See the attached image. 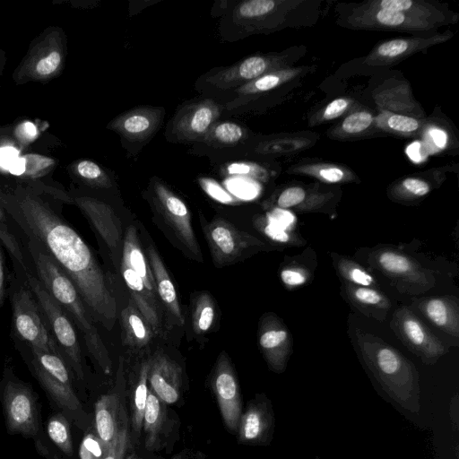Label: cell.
I'll return each instance as SVG.
<instances>
[{"mask_svg":"<svg viewBox=\"0 0 459 459\" xmlns=\"http://www.w3.org/2000/svg\"><path fill=\"white\" fill-rule=\"evenodd\" d=\"M331 195L309 191L295 186L285 188L276 199L279 209H294L298 212H311L321 209L330 200Z\"/></svg>","mask_w":459,"mask_h":459,"instance_id":"obj_32","label":"cell"},{"mask_svg":"<svg viewBox=\"0 0 459 459\" xmlns=\"http://www.w3.org/2000/svg\"><path fill=\"white\" fill-rule=\"evenodd\" d=\"M275 418L272 403L265 395H258L241 413L238 426V441L243 444L266 446L273 438Z\"/></svg>","mask_w":459,"mask_h":459,"instance_id":"obj_19","label":"cell"},{"mask_svg":"<svg viewBox=\"0 0 459 459\" xmlns=\"http://www.w3.org/2000/svg\"><path fill=\"white\" fill-rule=\"evenodd\" d=\"M146 252L155 282L156 292L177 322L179 325H184L185 319L179 306L177 290L160 255L151 245L147 247Z\"/></svg>","mask_w":459,"mask_h":459,"instance_id":"obj_28","label":"cell"},{"mask_svg":"<svg viewBox=\"0 0 459 459\" xmlns=\"http://www.w3.org/2000/svg\"><path fill=\"white\" fill-rule=\"evenodd\" d=\"M120 317L124 343L134 350L146 347L153 332L131 299L121 311Z\"/></svg>","mask_w":459,"mask_h":459,"instance_id":"obj_30","label":"cell"},{"mask_svg":"<svg viewBox=\"0 0 459 459\" xmlns=\"http://www.w3.org/2000/svg\"><path fill=\"white\" fill-rule=\"evenodd\" d=\"M126 459H141L135 454H132L126 457Z\"/></svg>","mask_w":459,"mask_h":459,"instance_id":"obj_57","label":"cell"},{"mask_svg":"<svg viewBox=\"0 0 459 459\" xmlns=\"http://www.w3.org/2000/svg\"><path fill=\"white\" fill-rule=\"evenodd\" d=\"M459 402H458V394H455L450 401L449 404V415L450 420L453 423V426L455 430L458 429L459 425Z\"/></svg>","mask_w":459,"mask_h":459,"instance_id":"obj_53","label":"cell"},{"mask_svg":"<svg viewBox=\"0 0 459 459\" xmlns=\"http://www.w3.org/2000/svg\"><path fill=\"white\" fill-rule=\"evenodd\" d=\"M19 279L26 282L31 290L48 328L69 368L79 380H83L81 347L74 323L39 281L33 266Z\"/></svg>","mask_w":459,"mask_h":459,"instance_id":"obj_7","label":"cell"},{"mask_svg":"<svg viewBox=\"0 0 459 459\" xmlns=\"http://www.w3.org/2000/svg\"><path fill=\"white\" fill-rule=\"evenodd\" d=\"M9 295L12 303L15 343L61 354L26 282L15 276L11 277Z\"/></svg>","mask_w":459,"mask_h":459,"instance_id":"obj_8","label":"cell"},{"mask_svg":"<svg viewBox=\"0 0 459 459\" xmlns=\"http://www.w3.org/2000/svg\"><path fill=\"white\" fill-rule=\"evenodd\" d=\"M121 262L133 269L143 280L147 289L156 295L153 275L134 225L127 228L123 238Z\"/></svg>","mask_w":459,"mask_h":459,"instance_id":"obj_29","label":"cell"},{"mask_svg":"<svg viewBox=\"0 0 459 459\" xmlns=\"http://www.w3.org/2000/svg\"><path fill=\"white\" fill-rule=\"evenodd\" d=\"M314 459H322L320 456L316 455Z\"/></svg>","mask_w":459,"mask_h":459,"instance_id":"obj_59","label":"cell"},{"mask_svg":"<svg viewBox=\"0 0 459 459\" xmlns=\"http://www.w3.org/2000/svg\"><path fill=\"white\" fill-rule=\"evenodd\" d=\"M412 304L436 327L459 338V306L455 297H427L413 299Z\"/></svg>","mask_w":459,"mask_h":459,"instance_id":"obj_23","label":"cell"},{"mask_svg":"<svg viewBox=\"0 0 459 459\" xmlns=\"http://www.w3.org/2000/svg\"><path fill=\"white\" fill-rule=\"evenodd\" d=\"M120 272L131 294V299L147 321L152 332L160 333L162 325V314L156 295L147 289L138 274L124 262H120Z\"/></svg>","mask_w":459,"mask_h":459,"instance_id":"obj_24","label":"cell"},{"mask_svg":"<svg viewBox=\"0 0 459 459\" xmlns=\"http://www.w3.org/2000/svg\"><path fill=\"white\" fill-rule=\"evenodd\" d=\"M22 131L25 133L27 137L34 136L36 134V127L30 122L24 123L22 125Z\"/></svg>","mask_w":459,"mask_h":459,"instance_id":"obj_56","label":"cell"},{"mask_svg":"<svg viewBox=\"0 0 459 459\" xmlns=\"http://www.w3.org/2000/svg\"><path fill=\"white\" fill-rule=\"evenodd\" d=\"M215 307L208 293H202L195 300L193 311V329L197 334L207 333L212 325Z\"/></svg>","mask_w":459,"mask_h":459,"instance_id":"obj_41","label":"cell"},{"mask_svg":"<svg viewBox=\"0 0 459 459\" xmlns=\"http://www.w3.org/2000/svg\"><path fill=\"white\" fill-rule=\"evenodd\" d=\"M47 432L51 441L66 455L74 454L70 423L67 417L61 411L49 416L47 422Z\"/></svg>","mask_w":459,"mask_h":459,"instance_id":"obj_37","label":"cell"},{"mask_svg":"<svg viewBox=\"0 0 459 459\" xmlns=\"http://www.w3.org/2000/svg\"><path fill=\"white\" fill-rule=\"evenodd\" d=\"M165 403L149 389L146 407L143 420L144 444L148 450L159 446L160 435L166 420Z\"/></svg>","mask_w":459,"mask_h":459,"instance_id":"obj_33","label":"cell"},{"mask_svg":"<svg viewBox=\"0 0 459 459\" xmlns=\"http://www.w3.org/2000/svg\"><path fill=\"white\" fill-rule=\"evenodd\" d=\"M211 385L226 427L237 433L242 413L241 391L234 368L225 352L218 357Z\"/></svg>","mask_w":459,"mask_h":459,"instance_id":"obj_17","label":"cell"},{"mask_svg":"<svg viewBox=\"0 0 459 459\" xmlns=\"http://www.w3.org/2000/svg\"><path fill=\"white\" fill-rule=\"evenodd\" d=\"M352 100L347 98H338L328 103L317 116L318 121H329L341 117L346 112Z\"/></svg>","mask_w":459,"mask_h":459,"instance_id":"obj_47","label":"cell"},{"mask_svg":"<svg viewBox=\"0 0 459 459\" xmlns=\"http://www.w3.org/2000/svg\"><path fill=\"white\" fill-rule=\"evenodd\" d=\"M373 115L367 110H357L349 114L334 129L338 137L357 136L366 132L374 123Z\"/></svg>","mask_w":459,"mask_h":459,"instance_id":"obj_42","label":"cell"},{"mask_svg":"<svg viewBox=\"0 0 459 459\" xmlns=\"http://www.w3.org/2000/svg\"><path fill=\"white\" fill-rule=\"evenodd\" d=\"M204 234L212 261L217 267L235 263L248 250L265 246L257 238L238 230L221 218H217L206 224Z\"/></svg>","mask_w":459,"mask_h":459,"instance_id":"obj_15","label":"cell"},{"mask_svg":"<svg viewBox=\"0 0 459 459\" xmlns=\"http://www.w3.org/2000/svg\"><path fill=\"white\" fill-rule=\"evenodd\" d=\"M26 161L23 158H17L9 167V170L12 174L22 175L25 172Z\"/></svg>","mask_w":459,"mask_h":459,"instance_id":"obj_55","label":"cell"},{"mask_svg":"<svg viewBox=\"0 0 459 459\" xmlns=\"http://www.w3.org/2000/svg\"><path fill=\"white\" fill-rule=\"evenodd\" d=\"M431 191V185L427 180L408 177L395 184L390 190V196L394 200L411 201L424 197Z\"/></svg>","mask_w":459,"mask_h":459,"instance_id":"obj_40","label":"cell"},{"mask_svg":"<svg viewBox=\"0 0 459 459\" xmlns=\"http://www.w3.org/2000/svg\"><path fill=\"white\" fill-rule=\"evenodd\" d=\"M390 327L404 346L429 366L448 352L444 344L406 306L393 314Z\"/></svg>","mask_w":459,"mask_h":459,"instance_id":"obj_14","label":"cell"},{"mask_svg":"<svg viewBox=\"0 0 459 459\" xmlns=\"http://www.w3.org/2000/svg\"><path fill=\"white\" fill-rule=\"evenodd\" d=\"M290 173L313 177L328 184L351 182L354 177L351 171L344 167L331 163H310L290 169Z\"/></svg>","mask_w":459,"mask_h":459,"instance_id":"obj_35","label":"cell"},{"mask_svg":"<svg viewBox=\"0 0 459 459\" xmlns=\"http://www.w3.org/2000/svg\"><path fill=\"white\" fill-rule=\"evenodd\" d=\"M224 112V104L210 97L180 105L169 121L166 140L173 143L196 144L208 134Z\"/></svg>","mask_w":459,"mask_h":459,"instance_id":"obj_10","label":"cell"},{"mask_svg":"<svg viewBox=\"0 0 459 459\" xmlns=\"http://www.w3.org/2000/svg\"><path fill=\"white\" fill-rule=\"evenodd\" d=\"M258 342L270 369L282 373L292 352V339L288 328L277 317L268 316L260 325Z\"/></svg>","mask_w":459,"mask_h":459,"instance_id":"obj_21","label":"cell"},{"mask_svg":"<svg viewBox=\"0 0 459 459\" xmlns=\"http://www.w3.org/2000/svg\"><path fill=\"white\" fill-rule=\"evenodd\" d=\"M0 400L7 431L36 438L39 431L37 396L9 368L0 380Z\"/></svg>","mask_w":459,"mask_h":459,"instance_id":"obj_9","label":"cell"},{"mask_svg":"<svg viewBox=\"0 0 459 459\" xmlns=\"http://www.w3.org/2000/svg\"><path fill=\"white\" fill-rule=\"evenodd\" d=\"M72 201L88 219L117 264L122 256L123 231L121 221L114 209L101 200L86 195L76 196Z\"/></svg>","mask_w":459,"mask_h":459,"instance_id":"obj_18","label":"cell"},{"mask_svg":"<svg viewBox=\"0 0 459 459\" xmlns=\"http://www.w3.org/2000/svg\"><path fill=\"white\" fill-rule=\"evenodd\" d=\"M172 459H182V457L180 455H176L175 456L172 457Z\"/></svg>","mask_w":459,"mask_h":459,"instance_id":"obj_58","label":"cell"},{"mask_svg":"<svg viewBox=\"0 0 459 459\" xmlns=\"http://www.w3.org/2000/svg\"><path fill=\"white\" fill-rule=\"evenodd\" d=\"M108 446L96 434L87 433L79 447L80 459H103Z\"/></svg>","mask_w":459,"mask_h":459,"instance_id":"obj_44","label":"cell"},{"mask_svg":"<svg viewBox=\"0 0 459 459\" xmlns=\"http://www.w3.org/2000/svg\"><path fill=\"white\" fill-rule=\"evenodd\" d=\"M130 445V435L126 417L124 419L119 432L110 444L103 459H126Z\"/></svg>","mask_w":459,"mask_h":459,"instance_id":"obj_45","label":"cell"},{"mask_svg":"<svg viewBox=\"0 0 459 459\" xmlns=\"http://www.w3.org/2000/svg\"><path fill=\"white\" fill-rule=\"evenodd\" d=\"M164 117L163 107L143 105L117 115L107 127L119 136L124 149L134 156L154 137Z\"/></svg>","mask_w":459,"mask_h":459,"instance_id":"obj_13","label":"cell"},{"mask_svg":"<svg viewBox=\"0 0 459 459\" xmlns=\"http://www.w3.org/2000/svg\"><path fill=\"white\" fill-rule=\"evenodd\" d=\"M60 63V54L57 51H53L37 63L36 71L40 75H48L55 72Z\"/></svg>","mask_w":459,"mask_h":459,"instance_id":"obj_50","label":"cell"},{"mask_svg":"<svg viewBox=\"0 0 459 459\" xmlns=\"http://www.w3.org/2000/svg\"><path fill=\"white\" fill-rule=\"evenodd\" d=\"M375 121L380 129L401 136L416 135L423 126V122L415 117L389 111L379 114Z\"/></svg>","mask_w":459,"mask_h":459,"instance_id":"obj_36","label":"cell"},{"mask_svg":"<svg viewBox=\"0 0 459 459\" xmlns=\"http://www.w3.org/2000/svg\"><path fill=\"white\" fill-rule=\"evenodd\" d=\"M308 139L301 137H277L257 142L249 146L246 154L249 156L281 155L302 150L310 145Z\"/></svg>","mask_w":459,"mask_h":459,"instance_id":"obj_34","label":"cell"},{"mask_svg":"<svg viewBox=\"0 0 459 459\" xmlns=\"http://www.w3.org/2000/svg\"><path fill=\"white\" fill-rule=\"evenodd\" d=\"M343 291L357 309L365 316L377 321H384L391 308L389 299L374 287L354 286L343 283Z\"/></svg>","mask_w":459,"mask_h":459,"instance_id":"obj_27","label":"cell"},{"mask_svg":"<svg viewBox=\"0 0 459 459\" xmlns=\"http://www.w3.org/2000/svg\"><path fill=\"white\" fill-rule=\"evenodd\" d=\"M372 7L407 13L431 22L438 26L447 21L446 13L437 7L420 0H374L367 2Z\"/></svg>","mask_w":459,"mask_h":459,"instance_id":"obj_31","label":"cell"},{"mask_svg":"<svg viewBox=\"0 0 459 459\" xmlns=\"http://www.w3.org/2000/svg\"><path fill=\"white\" fill-rule=\"evenodd\" d=\"M148 361L143 363L140 369L132 401V426L135 432L143 429V414L146 407L149 388L147 385Z\"/></svg>","mask_w":459,"mask_h":459,"instance_id":"obj_38","label":"cell"},{"mask_svg":"<svg viewBox=\"0 0 459 459\" xmlns=\"http://www.w3.org/2000/svg\"><path fill=\"white\" fill-rule=\"evenodd\" d=\"M453 37L451 31L430 37L399 38L385 40L377 45L365 57L368 65H393L411 55L434 45L443 43Z\"/></svg>","mask_w":459,"mask_h":459,"instance_id":"obj_20","label":"cell"},{"mask_svg":"<svg viewBox=\"0 0 459 459\" xmlns=\"http://www.w3.org/2000/svg\"><path fill=\"white\" fill-rule=\"evenodd\" d=\"M287 59V55L275 53L249 56L231 65L209 70L195 86L205 97L218 100L225 96L224 104L238 88L269 72L288 68Z\"/></svg>","mask_w":459,"mask_h":459,"instance_id":"obj_6","label":"cell"},{"mask_svg":"<svg viewBox=\"0 0 459 459\" xmlns=\"http://www.w3.org/2000/svg\"><path fill=\"white\" fill-rule=\"evenodd\" d=\"M203 189L213 199L223 203L232 204L236 198L227 192L220 184L210 178H201L199 180Z\"/></svg>","mask_w":459,"mask_h":459,"instance_id":"obj_48","label":"cell"},{"mask_svg":"<svg viewBox=\"0 0 459 459\" xmlns=\"http://www.w3.org/2000/svg\"><path fill=\"white\" fill-rule=\"evenodd\" d=\"M355 337L361 359L381 389L403 409L418 413L420 386L415 365L373 333L356 329Z\"/></svg>","mask_w":459,"mask_h":459,"instance_id":"obj_3","label":"cell"},{"mask_svg":"<svg viewBox=\"0 0 459 459\" xmlns=\"http://www.w3.org/2000/svg\"><path fill=\"white\" fill-rule=\"evenodd\" d=\"M335 264L336 270L339 275L344 280V282L354 286L375 288V278L359 264L343 256H338L335 260Z\"/></svg>","mask_w":459,"mask_h":459,"instance_id":"obj_39","label":"cell"},{"mask_svg":"<svg viewBox=\"0 0 459 459\" xmlns=\"http://www.w3.org/2000/svg\"><path fill=\"white\" fill-rule=\"evenodd\" d=\"M307 270L298 265H289L281 271L280 278L289 289L305 284L308 280Z\"/></svg>","mask_w":459,"mask_h":459,"instance_id":"obj_46","label":"cell"},{"mask_svg":"<svg viewBox=\"0 0 459 459\" xmlns=\"http://www.w3.org/2000/svg\"><path fill=\"white\" fill-rule=\"evenodd\" d=\"M427 141L432 142V144L435 148L442 150L445 148L446 143V133L438 128L430 129L428 132Z\"/></svg>","mask_w":459,"mask_h":459,"instance_id":"obj_51","label":"cell"},{"mask_svg":"<svg viewBox=\"0 0 459 459\" xmlns=\"http://www.w3.org/2000/svg\"><path fill=\"white\" fill-rule=\"evenodd\" d=\"M17 151L12 147H5L0 150V164L4 167L10 165L18 158Z\"/></svg>","mask_w":459,"mask_h":459,"instance_id":"obj_52","label":"cell"},{"mask_svg":"<svg viewBox=\"0 0 459 459\" xmlns=\"http://www.w3.org/2000/svg\"><path fill=\"white\" fill-rule=\"evenodd\" d=\"M290 1L245 0L226 7L219 22L221 39L236 42L244 38L279 29L290 10Z\"/></svg>","mask_w":459,"mask_h":459,"instance_id":"obj_4","label":"cell"},{"mask_svg":"<svg viewBox=\"0 0 459 459\" xmlns=\"http://www.w3.org/2000/svg\"><path fill=\"white\" fill-rule=\"evenodd\" d=\"M248 128L234 121H218L205 137L194 144L197 151L219 152L238 151L247 145L251 138Z\"/></svg>","mask_w":459,"mask_h":459,"instance_id":"obj_25","label":"cell"},{"mask_svg":"<svg viewBox=\"0 0 459 459\" xmlns=\"http://www.w3.org/2000/svg\"><path fill=\"white\" fill-rule=\"evenodd\" d=\"M151 390L164 403H175L180 395L181 367L165 354L157 353L148 360Z\"/></svg>","mask_w":459,"mask_h":459,"instance_id":"obj_22","label":"cell"},{"mask_svg":"<svg viewBox=\"0 0 459 459\" xmlns=\"http://www.w3.org/2000/svg\"><path fill=\"white\" fill-rule=\"evenodd\" d=\"M32 374L67 419L78 420L82 407L72 384L71 369L58 352L17 345Z\"/></svg>","mask_w":459,"mask_h":459,"instance_id":"obj_5","label":"cell"},{"mask_svg":"<svg viewBox=\"0 0 459 459\" xmlns=\"http://www.w3.org/2000/svg\"><path fill=\"white\" fill-rule=\"evenodd\" d=\"M368 261L387 277L401 292L418 295L435 285L432 272L408 255L393 248H378L371 252Z\"/></svg>","mask_w":459,"mask_h":459,"instance_id":"obj_11","label":"cell"},{"mask_svg":"<svg viewBox=\"0 0 459 459\" xmlns=\"http://www.w3.org/2000/svg\"><path fill=\"white\" fill-rule=\"evenodd\" d=\"M6 277H5V271H4V255L2 252V247L0 243V306L4 305V299H5V290H6Z\"/></svg>","mask_w":459,"mask_h":459,"instance_id":"obj_54","label":"cell"},{"mask_svg":"<svg viewBox=\"0 0 459 459\" xmlns=\"http://www.w3.org/2000/svg\"><path fill=\"white\" fill-rule=\"evenodd\" d=\"M76 171L83 180L95 187L109 189L115 185L111 176L91 160H81L76 165Z\"/></svg>","mask_w":459,"mask_h":459,"instance_id":"obj_43","label":"cell"},{"mask_svg":"<svg viewBox=\"0 0 459 459\" xmlns=\"http://www.w3.org/2000/svg\"><path fill=\"white\" fill-rule=\"evenodd\" d=\"M351 29L394 31H427L438 25L407 13L378 9L366 2L352 7L342 20Z\"/></svg>","mask_w":459,"mask_h":459,"instance_id":"obj_16","label":"cell"},{"mask_svg":"<svg viewBox=\"0 0 459 459\" xmlns=\"http://www.w3.org/2000/svg\"><path fill=\"white\" fill-rule=\"evenodd\" d=\"M126 415L122 411L119 397L115 394L101 395L95 403L96 435L108 446L115 440Z\"/></svg>","mask_w":459,"mask_h":459,"instance_id":"obj_26","label":"cell"},{"mask_svg":"<svg viewBox=\"0 0 459 459\" xmlns=\"http://www.w3.org/2000/svg\"><path fill=\"white\" fill-rule=\"evenodd\" d=\"M18 237L36 275L81 332L92 359L105 374H109L112 368L109 353L74 284L37 241Z\"/></svg>","mask_w":459,"mask_h":459,"instance_id":"obj_2","label":"cell"},{"mask_svg":"<svg viewBox=\"0 0 459 459\" xmlns=\"http://www.w3.org/2000/svg\"><path fill=\"white\" fill-rule=\"evenodd\" d=\"M0 204L20 237L34 239L74 284L95 322L110 331L117 315L113 289L78 232L34 194L0 192Z\"/></svg>","mask_w":459,"mask_h":459,"instance_id":"obj_1","label":"cell"},{"mask_svg":"<svg viewBox=\"0 0 459 459\" xmlns=\"http://www.w3.org/2000/svg\"><path fill=\"white\" fill-rule=\"evenodd\" d=\"M229 173L234 174H241L245 176H248L250 178L258 179V180H266L267 174L264 169L258 166L247 164V163H240L230 165L228 169Z\"/></svg>","mask_w":459,"mask_h":459,"instance_id":"obj_49","label":"cell"},{"mask_svg":"<svg viewBox=\"0 0 459 459\" xmlns=\"http://www.w3.org/2000/svg\"><path fill=\"white\" fill-rule=\"evenodd\" d=\"M148 195L157 213L180 243L196 260L203 261L191 213L185 202L157 177L150 179Z\"/></svg>","mask_w":459,"mask_h":459,"instance_id":"obj_12","label":"cell"}]
</instances>
